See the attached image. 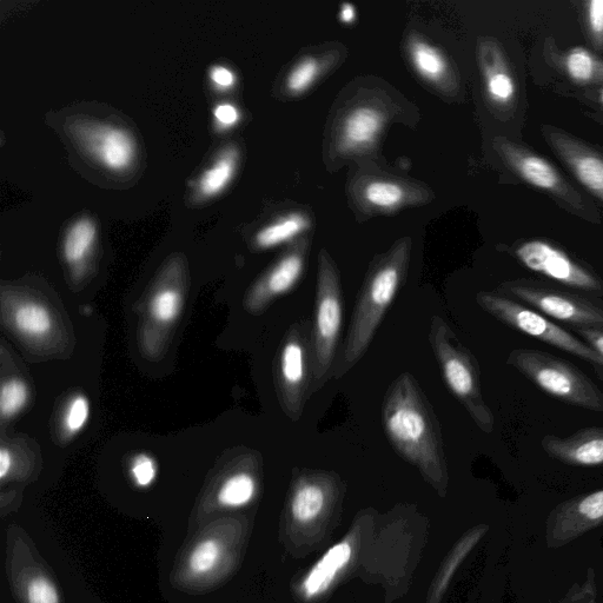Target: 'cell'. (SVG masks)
I'll use <instances>...</instances> for the list:
<instances>
[{
    "instance_id": "cell-9",
    "label": "cell",
    "mask_w": 603,
    "mask_h": 603,
    "mask_svg": "<svg viewBox=\"0 0 603 603\" xmlns=\"http://www.w3.org/2000/svg\"><path fill=\"white\" fill-rule=\"evenodd\" d=\"M311 326L300 321L291 327L278 357V384L284 410L300 420L311 386Z\"/></svg>"
},
{
    "instance_id": "cell-32",
    "label": "cell",
    "mask_w": 603,
    "mask_h": 603,
    "mask_svg": "<svg viewBox=\"0 0 603 603\" xmlns=\"http://www.w3.org/2000/svg\"><path fill=\"white\" fill-rule=\"evenodd\" d=\"M29 399V389L21 380H10L4 383L0 394V412L3 417L17 415Z\"/></svg>"
},
{
    "instance_id": "cell-40",
    "label": "cell",
    "mask_w": 603,
    "mask_h": 603,
    "mask_svg": "<svg viewBox=\"0 0 603 603\" xmlns=\"http://www.w3.org/2000/svg\"><path fill=\"white\" fill-rule=\"evenodd\" d=\"M210 79L216 88L222 91L234 88L236 83L234 72L221 65L214 66V68L210 70Z\"/></svg>"
},
{
    "instance_id": "cell-11",
    "label": "cell",
    "mask_w": 603,
    "mask_h": 603,
    "mask_svg": "<svg viewBox=\"0 0 603 603\" xmlns=\"http://www.w3.org/2000/svg\"><path fill=\"white\" fill-rule=\"evenodd\" d=\"M75 135L86 152L105 169L125 171L135 161L136 142L127 130L109 124L78 123Z\"/></svg>"
},
{
    "instance_id": "cell-31",
    "label": "cell",
    "mask_w": 603,
    "mask_h": 603,
    "mask_svg": "<svg viewBox=\"0 0 603 603\" xmlns=\"http://www.w3.org/2000/svg\"><path fill=\"white\" fill-rule=\"evenodd\" d=\"M182 297L176 290H162L152 298L150 311L152 317L161 323H171L180 315Z\"/></svg>"
},
{
    "instance_id": "cell-42",
    "label": "cell",
    "mask_w": 603,
    "mask_h": 603,
    "mask_svg": "<svg viewBox=\"0 0 603 603\" xmlns=\"http://www.w3.org/2000/svg\"><path fill=\"white\" fill-rule=\"evenodd\" d=\"M340 19L344 24H351L356 21V9L351 4H343L340 11Z\"/></svg>"
},
{
    "instance_id": "cell-18",
    "label": "cell",
    "mask_w": 603,
    "mask_h": 603,
    "mask_svg": "<svg viewBox=\"0 0 603 603\" xmlns=\"http://www.w3.org/2000/svg\"><path fill=\"white\" fill-rule=\"evenodd\" d=\"M386 124V116L374 106H359L344 118L340 130V147L355 152L373 145Z\"/></svg>"
},
{
    "instance_id": "cell-30",
    "label": "cell",
    "mask_w": 603,
    "mask_h": 603,
    "mask_svg": "<svg viewBox=\"0 0 603 603\" xmlns=\"http://www.w3.org/2000/svg\"><path fill=\"white\" fill-rule=\"evenodd\" d=\"M321 66L313 57L304 58L298 63L287 78V89L290 94L301 95L309 90L320 75Z\"/></svg>"
},
{
    "instance_id": "cell-37",
    "label": "cell",
    "mask_w": 603,
    "mask_h": 603,
    "mask_svg": "<svg viewBox=\"0 0 603 603\" xmlns=\"http://www.w3.org/2000/svg\"><path fill=\"white\" fill-rule=\"evenodd\" d=\"M587 23L595 41L603 43V0H591L587 4Z\"/></svg>"
},
{
    "instance_id": "cell-33",
    "label": "cell",
    "mask_w": 603,
    "mask_h": 603,
    "mask_svg": "<svg viewBox=\"0 0 603 603\" xmlns=\"http://www.w3.org/2000/svg\"><path fill=\"white\" fill-rule=\"evenodd\" d=\"M555 603H598V583L593 568L582 583H574L568 593Z\"/></svg>"
},
{
    "instance_id": "cell-6",
    "label": "cell",
    "mask_w": 603,
    "mask_h": 603,
    "mask_svg": "<svg viewBox=\"0 0 603 603\" xmlns=\"http://www.w3.org/2000/svg\"><path fill=\"white\" fill-rule=\"evenodd\" d=\"M495 293L525 304L572 329L603 328V300L600 297L529 278L502 283Z\"/></svg>"
},
{
    "instance_id": "cell-17",
    "label": "cell",
    "mask_w": 603,
    "mask_h": 603,
    "mask_svg": "<svg viewBox=\"0 0 603 603\" xmlns=\"http://www.w3.org/2000/svg\"><path fill=\"white\" fill-rule=\"evenodd\" d=\"M353 554L354 547L350 540L337 542L304 576L298 593L306 601H313L326 594L339 575L348 567Z\"/></svg>"
},
{
    "instance_id": "cell-22",
    "label": "cell",
    "mask_w": 603,
    "mask_h": 603,
    "mask_svg": "<svg viewBox=\"0 0 603 603\" xmlns=\"http://www.w3.org/2000/svg\"><path fill=\"white\" fill-rule=\"evenodd\" d=\"M237 163L238 151L235 148L225 150L217 161L203 172L197 185L198 194L204 198L220 195L233 181Z\"/></svg>"
},
{
    "instance_id": "cell-41",
    "label": "cell",
    "mask_w": 603,
    "mask_h": 603,
    "mask_svg": "<svg viewBox=\"0 0 603 603\" xmlns=\"http://www.w3.org/2000/svg\"><path fill=\"white\" fill-rule=\"evenodd\" d=\"M12 468V456L8 449L0 450V479L4 480Z\"/></svg>"
},
{
    "instance_id": "cell-3",
    "label": "cell",
    "mask_w": 603,
    "mask_h": 603,
    "mask_svg": "<svg viewBox=\"0 0 603 603\" xmlns=\"http://www.w3.org/2000/svg\"><path fill=\"white\" fill-rule=\"evenodd\" d=\"M429 342L443 379L456 399L482 432L493 433L495 417L482 395L480 366L472 351L463 346L439 316L430 322Z\"/></svg>"
},
{
    "instance_id": "cell-28",
    "label": "cell",
    "mask_w": 603,
    "mask_h": 603,
    "mask_svg": "<svg viewBox=\"0 0 603 603\" xmlns=\"http://www.w3.org/2000/svg\"><path fill=\"white\" fill-rule=\"evenodd\" d=\"M223 558V546L215 539L203 540L189 556V571L196 576L209 574L220 565Z\"/></svg>"
},
{
    "instance_id": "cell-21",
    "label": "cell",
    "mask_w": 603,
    "mask_h": 603,
    "mask_svg": "<svg viewBox=\"0 0 603 603\" xmlns=\"http://www.w3.org/2000/svg\"><path fill=\"white\" fill-rule=\"evenodd\" d=\"M408 51L417 74L426 81L440 84L449 76V65L440 50L420 38L409 39Z\"/></svg>"
},
{
    "instance_id": "cell-23",
    "label": "cell",
    "mask_w": 603,
    "mask_h": 603,
    "mask_svg": "<svg viewBox=\"0 0 603 603\" xmlns=\"http://www.w3.org/2000/svg\"><path fill=\"white\" fill-rule=\"evenodd\" d=\"M310 228V221L307 216L293 214L281 218L268 227L263 228L256 235L255 242L258 248L271 249L283 243L294 240L295 237L304 233Z\"/></svg>"
},
{
    "instance_id": "cell-19",
    "label": "cell",
    "mask_w": 603,
    "mask_h": 603,
    "mask_svg": "<svg viewBox=\"0 0 603 603\" xmlns=\"http://www.w3.org/2000/svg\"><path fill=\"white\" fill-rule=\"evenodd\" d=\"M480 61L490 101L498 105L512 104L518 94V86L498 46L490 42L482 44Z\"/></svg>"
},
{
    "instance_id": "cell-14",
    "label": "cell",
    "mask_w": 603,
    "mask_h": 603,
    "mask_svg": "<svg viewBox=\"0 0 603 603\" xmlns=\"http://www.w3.org/2000/svg\"><path fill=\"white\" fill-rule=\"evenodd\" d=\"M549 139L583 187L603 201V156L566 135L554 132Z\"/></svg>"
},
{
    "instance_id": "cell-4",
    "label": "cell",
    "mask_w": 603,
    "mask_h": 603,
    "mask_svg": "<svg viewBox=\"0 0 603 603\" xmlns=\"http://www.w3.org/2000/svg\"><path fill=\"white\" fill-rule=\"evenodd\" d=\"M507 364L553 399L603 413V393L581 369L545 351L515 349Z\"/></svg>"
},
{
    "instance_id": "cell-20",
    "label": "cell",
    "mask_w": 603,
    "mask_h": 603,
    "mask_svg": "<svg viewBox=\"0 0 603 603\" xmlns=\"http://www.w3.org/2000/svg\"><path fill=\"white\" fill-rule=\"evenodd\" d=\"M487 525L474 527L462 536L461 540L456 543L453 551L450 552L448 558L443 562L439 574L433 582L428 594L427 603H440L443 595L446 594L450 581L454 578L457 569L460 568L462 562L467 559V556L476 547L483 536L488 532Z\"/></svg>"
},
{
    "instance_id": "cell-35",
    "label": "cell",
    "mask_w": 603,
    "mask_h": 603,
    "mask_svg": "<svg viewBox=\"0 0 603 603\" xmlns=\"http://www.w3.org/2000/svg\"><path fill=\"white\" fill-rule=\"evenodd\" d=\"M90 415V404L85 396L79 395L69 404L68 412L64 419L66 432L75 435L81 432Z\"/></svg>"
},
{
    "instance_id": "cell-38",
    "label": "cell",
    "mask_w": 603,
    "mask_h": 603,
    "mask_svg": "<svg viewBox=\"0 0 603 603\" xmlns=\"http://www.w3.org/2000/svg\"><path fill=\"white\" fill-rule=\"evenodd\" d=\"M218 127L230 129L240 122L241 114L235 105L223 103L217 106L214 112Z\"/></svg>"
},
{
    "instance_id": "cell-43",
    "label": "cell",
    "mask_w": 603,
    "mask_h": 603,
    "mask_svg": "<svg viewBox=\"0 0 603 603\" xmlns=\"http://www.w3.org/2000/svg\"><path fill=\"white\" fill-rule=\"evenodd\" d=\"M599 98H600L601 104L603 105V88L600 91Z\"/></svg>"
},
{
    "instance_id": "cell-10",
    "label": "cell",
    "mask_w": 603,
    "mask_h": 603,
    "mask_svg": "<svg viewBox=\"0 0 603 603\" xmlns=\"http://www.w3.org/2000/svg\"><path fill=\"white\" fill-rule=\"evenodd\" d=\"M603 525V489L560 503L549 514L546 543L559 549Z\"/></svg>"
},
{
    "instance_id": "cell-1",
    "label": "cell",
    "mask_w": 603,
    "mask_h": 603,
    "mask_svg": "<svg viewBox=\"0 0 603 603\" xmlns=\"http://www.w3.org/2000/svg\"><path fill=\"white\" fill-rule=\"evenodd\" d=\"M383 424L396 452L419 469L430 485L445 490L448 473L440 424L412 375L403 374L390 386Z\"/></svg>"
},
{
    "instance_id": "cell-36",
    "label": "cell",
    "mask_w": 603,
    "mask_h": 603,
    "mask_svg": "<svg viewBox=\"0 0 603 603\" xmlns=\"http://www.w3.org/2000/svg\"><path fill=\"white\" fill-rule=\"evenodd\" d=\"M131 474L138 487L147 488L156 479V463L148 455H138L132 462Z\"/></svg>"
},
{
    "instance_id": "cell-25",
    "label": "cell",
    "mask_w": 603,
    "mask_h": 603,
    "mask_svg": "<svg viewBox=\"0 0 603 603\" xmlns=\"http://www.w3.org/2000/svg\"><path fill=\"white\" fill-rule=\"evenodd\" d=\"M256 494V481L247 473L235 474L223 483L217 500L221 506L240 508L253 501Z\"/></svg>"
},
{
    "instance_id": "cell-5",
    "label": "cell",
    "mask_w": 603,
    "mask_h": 603,
    "mask_svg": "<svg viewBox=\"0 0 603 603\" xmlns=\"http://www.w3.org/2000/svg\"><path fill=\"white\" fill-rule=\"evenodd\" d=\"M343 294L339 271L322 251L318 261L315 321L311 328L310 394L324 383L335 360L343 324Z\"/></svg>"
},
{
    "instance_id": "cell-16",
    "label": "cell",
    "mask_w": 603,
    "mask_h": 603,
    "mask_svg": "<svg viewBox=\"0 0 603 603\" xmlns=\"http://www.w3.org/2000/svg\"><path fill=\"white\" fill-rule=\"evenodd\" d=\"M304 263L306 257H304L303 245L281 258L251 291L248 301L250 309L260 310L276 297L287 294L293 289L303 274Z\"/></svg>"
},
{
    "instance_id": "cell-15",
    "label": "cell",
    "mask_w": 603,
    "mask_h": 603,
    "mask_svg": "<svg viewBox=\"0 0 603 603\" xmlns=\"http://www.w3.org/2000/svg\"><path fill=\"white\" fill-rule=\"evenodd\" d=\"M499 152L523 181L532 187L562 195L566 191L560 172L547 159L507 141L496 142Z\"/></svg>"
},
{
    "instance_id": "cell-12",
    "label": "cell",
    "mask_w": 603,
    "mask_h": 603,
    "mask_svg": "<svg viewBox=\"0 0 603 603\" xmlns=\"http://www.w3.org/2000/svg\"><path fill=\"white\" fill-rule=\"evenodd\" d=\"M543 452L552 459L573 467L603 466V428L579 430L567 437L546 435L541 441Z\"/></svg>"
},
{
    "instance_id": "cell-26",
    "label": "cell",
    "mask_w": 603,
    "mask_h": 603,
    "mask_svg": "<svg viewBox=\"0 0 603 603\" xmlns=\"http://www.w3.org/2000/svg\"><path fill=\"white\" fill-rule=\"evenodd\" d=\"M16 327L21 333L31 337H42L49 333L52 318L48 309L37 303H24L15 313Z\"/></svg>"
},
{
    "instance_id": "cell-13",
    "label": "cell",
    "mask_w": 603,
    "mask_h": 603,
    "mask_svg": "<svg viewBox=\"0 0 603 603\" xmlns=\"http://www.w3.org/2000/svg\"><path fill=\"white\" fill-rule=\"evenodd\" d=\"M335 480L326 474L298 477L290 499V514L300 526L315 523L326 513L334 498Z\"/></svg>"
},
{
    "instance_id": "cell-34",
    "label": "cell",
    "mask_w": 603,
    "mask_h": 603,
    "mask_svg": "<svg viewBox=\"0 0 603 603\" xmlns=\"http://www.w3.org/2000/svg\"><path fill=\"white\" fill-rule=\"evenodd\" d=\"M28 603H61L55 583L45 576H36L26 587Z\"/></svg>"
},
{
    "instance_id": "cell-39",
    "label": "cell",
    "mask_w": 603,
    "mask_h": 603,
    "mask_svg": "<svg viewBox=\"0 0 603 603\" xmlns=\"http://www.w3.org/2000/svg\"><path fill=\"white\" fill-rule=\"evenodd\" d=\"M580 340L603 357V328H573Z\"/></svg>"
},
{
    "instance_id": "cell-8",
    "label": "cell",
    "mask_w": 603,
    "mask_h": 603,
    "mask_svg": "<svg viewBox=\"0 0 603 603\" xmlns=\"http://www.w3.org/2000/svg\"><path fill=\"white\" fill-rule=\"evenodd\" d=\"M523 267L580 293L603 297V278L551 242L530 240L514 249Z\"/></svg>"
},
{
    "instance_id": "cell-7",
    "label": "cell",
    "mask_w": 603,
    "mask_h": 603,
    "mask_svg": "<svg viewBox=\"0 0 603 603\" xmlns=\"http://www.w3.org/2000/svg\"><path fill=\"white\" fill-rule=\"evenodd\" d=\"M476 302L486 313L505 326L603 368V357L589 348L578 336L568 333L566 329L525 304L495 291H482L476 295Z\"/></svg>"
},
{
    "instance_id": "cell-24",
    "label": "cell",
    "mask_w": 603,
    "mask_h": 603,
    "mask_svg": "<svg viewBox=\"0 0 603 603\" xmlns=\"http://www.w3.org/2000/svg\"><path fill=\"white\" fill-rule=\"evenodd\" d=\"M96 224L90 218H81L71 225L64 240V257L70 264H78L88 257L96 242Z\"/></svg>"
},
{
    "instance_id": "cell-2",
    "label": "cell",
    "mask_w": 603,
    "mask_h": 603,
    "mask_svg": "<svg viewBox=\"0 0 603 603\" xmlns=\"http://www.w3.org/2000/svg\"><path fill=\"white\" fill-rule=\"evenodd\" d=\"M407 265L408 247L401 244L369 271L351 318L341 360L334 370L336 379L346 375L367 353L377 328L406 278Z\"/></svg>"
},
{
    "instance_id": "cell-29",
    "label": "cell",
    "mask_w": 603,
    "mask_h": 603,
    "mask_svg": "<svg viewBox=\"0 0 603 603\" xmlns=\"http://www.w3.org/2000/svg\"><path fill=\"white\" fill-rule=\"evenodd\" d=\"M566 71L572 81L578 84H587L593 81L598 62L586 49L574 48L567 53L565 61Z\"/></svg>"
},
{
    "instance_id": "cell-27",
    "label": "cell",
    "mask_w": 603,
    "mask_h": 603,
    "mask_svg": "<svg viewBox=\"0 0 603 603\" xmlns=\"http://www.w3.org/2000/svg\"><path fill=\"white\" fill-rule=\"evenodd\" d=\"M363 195L371 207L383 210L399 208L406 201V191L401 185L389 181L370 182Z\"/></svg>"
}]
</instances>
